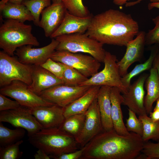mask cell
Returning a JSON list of instances; mask_svg holds the SVG:
<instances>
[{
    "instance_id": "2",
    "label": "cell",
    "mask_w": 159,
    "mask_h": 159,
    "mask_svg": "<svg viewBox=\"0 0 159 159\" xmlns=\"http://www.w3.org/2000/svg\"><path fill=\"white\" fill-rule=\"evenodd\" d=\"M144 143L133 132L124 135L114 130L103 131L83 147L81 159H134L141 153Z\"/></svg>"
},
{
    "instance_id": "14",
    "label": "cell",
    "mask_w": 159,
    "mask_h": 159,
    "mask_svg": "<svg viewBox=\"0 0 159 159\" xmlns=\"http://www.w3.org/2000/svg\"><path fill=\"white\" fill-rule=\"evenodd\" d=\"M148 75L143 73L128 88L127 92L122 95V104L127 106L138 115L147 114L144 106L145 91L144 85Z\"/></svg>"
},
{
    "instance_id": "37",
    "label": "cell",
    "mask_w": 159,
    "mask_h": 159,
    "mask_svg": "<svg viewBox=\"0 0 159 159\" xmlns=\"http://www.w3.org/2000/svg\"><path fill=\"white\" fill-rule=\"evenodd\" d=\"M20 106L19 102L16 100H12L0 93V111L15 109Z\"/></svg>"
},
{
    "instance_id": "11",
    "label": "cell",
    "mask_w": 159,
    "mask_h": 159,
    "mask_svg": "<svg viewBox=\"0 0 159 159\" xmlns=\"http://www.w3.org/2000/svg\"><path fill=\"white\" fill-rule=\"evenodd\" d=\"M91 87L60 84L43 91L39 96L48 101L64 108L85 94Z\"/></svg>"
},
{
    "instance_id": "21",
    "label": "cell",
    "mask_w": 159,
    "mask_h": 159,
    "mask_svg": "<svg viewBox=\"0 0 159 159\" xmlns=\"http://www.w3.org/2000/svg\"><path fill=\"white\" fill-rule=\"evenodd\" d=\"M111 87L107 86H101L97 97L104 131L114 130L111 118Z\"/></svg>"
},
{
    "instance_id": "7",
    "label": "cell",
    "mask_w": 159,
    "mask_h": 159,
    "mask_svg": "<svg viewBox=\"0 0 159 159\" xmlns=\"http://www.w3.org/2000/svg\"><path fill=\"white\" fill-rule=\"evenodd\" d=\"M118 60L115 55L106 51L103 62V69L98 72L84 82L80 86H107L118 88L122 93L126 92L127 89L124 86L122 81L119 67Z\"/></svg>"
},
{
    "instance_id": "40",
    "label": "cell",
    "mask_w": 159,
    "mask_h": 159,
    "mask_svg": "<svg viewBox=\"0 0 159 159\" xmlns=\"http://www.w3.org/2000/svg\"><path fill=\"white\" fill-rule=\"evenodd\" d=\"M152 67L156 69L159 78V50L153 61Z\"/></svg>"
},
{
    "instance_id": "46",
    "label": "cell",
    "mask_w": 159,
    "mask_h": 159,
    "mask_svg": "<svg viewBox=\"0 0 159 159\" xmlns=\"http://www.w3.org/2000/svg\"><path fill=\"white\" fill-rule=\"evenodd\" d=\"M156 101V104L154 109L159 110V98Z\"/></svg>"
},
{
    "instance_id": "39",
    "label": "cell",
    "mask_w": 159,
    "mask_h": 159,
    "mask_svg": "<svg viewBox=\"0 0 159 159\" xmlns=\"http://www.w3.org/2000/svg\"><path fill=\"white\" fill-rule=\"evenodd\" d=\"M35 159H50L49 156L43 150L38 149L34 155Z\"/></svg>"
},
{
    "instance_id": "29",
    "label": "cell",
    "mask_w": 159,
    "mask_h": 159,
    "mask_svg": "<svg viewBox=\"0 0 159 159\" xmlns=\"http://www.w3.org/2000/svg\"><path fill=\"white\" fill-rule=\"evenodd\" d=\"M22 4L32 15L34 24L39 26L40 15L45 8L51 4V0H24Z\"/></svg>"
},
{
    "instance_id": "34",
    "label": "cell",
    "mask_w": 159,
    "mask_h": 159,
    "mask_svg": "<svg viewBox=\"0 0 159 159\" xmlns=\"http://www.w3.org/2000/svg\"><path fill=\"white\" fill-rule=\"evenodd\" d=\"M40 66L62 80L64 69L63 64L56 62L49 58Z\"/></svg>"
},
{
    "instance_id": "18",
    "label": "cell",
    "mask_w": 159,
    "mask_h": 159,
    "mask_svg": "<svg viewBox=\"0 0 159 159\" xmlns=\"http://www.w3.org/2000/svg\"><path fill=\"white\" fill-rule=\"evenodd\" d=\"M92 16L90 15L86 17H80L69 13L67 10L61 24L50 38H55L63 34L85 33Z\"/></svg>"
},
{
    "instance_id": "17",
    "label": "cell",
    "mask_w": 159,
    "mask_h": 159,
    "mask_svg": "<svg viewBox=\"0 0 159 159\" xmlns=\"http://www.w3.org/2000/svg\"><path fill=\"white\" fill-rule=\"evenodd\" d=\"M31 109L32 114L44 129L59 127L65 119L64 107L56 105Z\"/></svg>"
},
{
    "instance_id": "8",
    "label": "cell",
    "mask_w": 159,
    "mask_h": 159,
    "mask_svg": "<svg viewBox=\"0 0 159 159\" xmlns=\"http://www.w3.org/2000/svg\"><path fill=\"white\" fill-rule=\"evenodd\" d=\"M50 58L74 68L87 77L98 72L101 66L100 62L90 55L65 50H56Z\"/></svg>"
},
{
    "instance_id": "36",
    "label": "cell",
    "mask_w": 159,
    "mask_h": 159,
    "mask_svg": "<svg viewBox=\"0 0 159 159\" xmlns=\"http://www.w3.org/2000/svg\"><path fill=\"white\" fill-rule=\"evenodd\" d=\"M155 25L154 28L146 33L145 44H159V15L152 19Z\"/></svg>"
},
{
    "instance_id": "25",
    "label": "cell",
    "mask_w": 159,
    "mask_h": 159,
    "mask_svg": "<svg viewBox=\"0 0 159 159\" xmlns=\"http://www.w3.org/2000/svg\"><path fill=\"white\" fill-rule=\"evenodd\" d=\"M158 45L155 44L152 48L148 58L144 62L136 65L130 72L122 77V82L127 89L133 77L145 71L150 70L152 67L153 61L159 50Z\"/></svg>"
},
{
    "instance_id": "12",
    "label": "cell",
    "mask_w": 159,
    "mask_h": 159,
    "mask_svg": "<svg viewBox=\"0 0 159 159\" xmlns=\"http://www.w3.org/2000/svg\"><path fill=\"white\" fill-rule=\"evenodd\" d=\"M58 44V41L53 38L49 44L44 47L33 48L32 45H24L17 48L14 54L23 64L41 65L50 58Z\"/></svg>"
},
{
    "instance_id": "32",
    "label": "cell",
    "mask_w": 159,
    "mask_h": 159,
    "mask_svg": "<svg viewBox=\"0 0 159 159\" xmlns=\"http://www.w3.org/2000/svg\"><path fill=\"white\" fill-rule=\"evenodd\" d=\"M22 140L4 147L0 146V159H18L22 156L23 153L19 147L23 142Z\"/></svg>"
},
{
    "instance_id": "38",
    "label": "cell",
    "mask_w": 159,
    "mask_h": 159,
    "mask_svg": "<svg viewBox=\"0 0 159 159\" xmlns=\"http://www.w3.org/2000/svg\"><path fill=\"white\" fill-rule=\"evenodd\" d=\"M84 150V147L76 151L62 154L55 159H81Z\"/></svg>"
},
{
    "instance_id": "9",
    "label": "cell",
    "mask_w": 159,
    "mask_h": 159,
    "mask_svg": "<svg viewBox=\"0 0 159 159\" xmlns=\"http://www.w3.org/2000/svg\"><path fill=\"white\" fill-rule=\"evenodd\" d=\"M1 94L14 99L21 105L33 108L40 106L55 105L32 91L28 85L22 81L15 80L1 87Z\"/></svg>"
},
{
    "instance_id": "6",
    "label": "cell",
    "mask_w": 159,
    "mask_h": 159,
    "mask_svg": "<svg viewBox=\"0 0 159 159\" xmlns=\"http://www.w3.org/2000/svg\"><path fill=\"white\" fill-rule=\"evenodd\" d=\"M33 65L21 62L17 57L11 56L3 51H0V87L18 80L28 85L32 82Z\"/></svg>"
},
{
    "instance_id": "44",
    "label": "cell",
    "mask_w": 159,
    "mask_h": 159,
    "mask_svg": "<svg viewBox=\"0 0 159 159\" xmlns=\"http://www.w3.org/2000/svg\"><path fill=\"white\" fill-rule=\"evenodd\" d=\"M155 8L159 9V2L155 3L150 2L149 3L148 5V8L150 10Z\"/></svg>"
},
{
    "instance_id": "45",
    "label": "cell",
    "mask_w": 159,
    "mask_h": 159,
    "mask_svg": "<svg viewBox=\"0 0 159 159\" xmlns=\"http://www.w3.org/2000/svg\"><path fill=\"white\" fill-rule=\"evenodd\" d=\"M24 0H1V1L7 3L8 2L16 4H20L22 3Z\"/></svg>"
},
{
    "instance_id": "27",
    "label": "cell",
    "mask_w": 159,
    "mask_h": 159,
    "mask_svg": "<svg viewBox=\"0 0 159 159\" xmlns=\"http://www.w3.org/2000/svg\"><path fill=\"white\" fill-rule=\"evenodd\" d=\"M25 130L16 128L11 129L4 125L0 122V146L4 147L21 140L25 135Z\"/></svg>"
},
{
    "instance_id": "30",
    "label": "cell",
    "mask_w": 159,
    "mask_h": 159,
    "mask_svg": "<svg viewBox=\"0 0 159 159\" xmlns=\"http://www.w3.org/2000/svg\"><path fill=\"white\" fill-rule=\"evenodd\" d=\"M64 64V69L62 79L64 84L72 86L79 85L88 79L74 68Z\"/></svg>"
},
{
    "instance_id": "13",
    "label": "cell",
    "mask_w": 159,
    "mask_h": 159,
    "mask_svg": "<svg viewBox=\"0 0 159 159\" xmlns=\"http://www.w3.org/2000/svg\"><path fill=\"white\" fill-rule=\"evenodd\" d=\"M85 113L86 118L83 129L80 135L75 139L81 148L104 131L97 98Z\"/></svg>"
},
{
    "instance_id": "16",
    "label": "cell",
    "mask_w": 159,
    "mask_h": 159,
    "mask_svg": "<svg viewBox=\"0 0 159 159\" xmlns=\"http://www.w3.org/2000/svg\"><path fill=\"white\" fill-rule=\"evenodd\" d=\"M67 11L63 2L52 3L43 10L39 26L43 29L46 37H50L58 28Z\"/></svg>"
},
{
    "instance_id": "22",
    "label": "cell",
    "mask_w": 159,
    "mask_h": 159,
    "mask_svg": "<svg viewBox=\"0 0 159 159\" xmlns=\"http://www.w3.org/2000/svg\"><path fill=\"white\" fill-rule=\"evenodd\" d=\"M101 86H91L85 94L64 107L65 118L75 114L85 113L97 98Z\"/></svg>"
},
{
    "instance_id": "41",
    "label": "cell",
    "mask_w": 159,
    "mask_h": 159,
    "mask_svg": "<svg viewBox=\"0 0 159 159\" xmlns=\"http://www.w3.org/2000/svg\"><path fill=\"white\" fill-rule=\"evenodd\" d=\"M149 117L154 121L159 120V110L153 109V111L150 112Z\"/></svg>"
},
{
    "instance_id": "42",
    "label": "cell",
    "mask_w": 159,
    "mask_h": 159,
    "mask_svg": "<svg viewBox=\"0 0 159 159\" xmlns=\"http://www.w3.org/2000/svg\"><path fill=\"white\" fill-rule=\"evenodd\" d=\"M143 0H137L134 1L127 2L125 4V6L126 7L132 6L140 3ZM150 1L151 3L159 2V0H150Z\"/></svg>"
},
{
    "instance_id": "10",
    "label": "cell",
    "mask_w": 159,
    "mask_h": 159,
    "mask_svg": "<svg viewBox=\"0 0 159 159\" xmlns=\"http://www.w3.org/2000/svg\"><path fill=\"white\" fill-rule=\"evenodd\" d=\"M0 122L24 129L29 137L43 129L32 114L31 108L22 105L15 109L0 111Z\"/></svg>"
},
{
    "instance_id": "15",
    "label": "cell",
    "mask_w": 159,
    "mask_h": 159,
    "mask_svg": "<svg viewBox=\"0 0 159 159\" xmlns=\"http://www.w3.org/2000/svg\"><path fill=\"white\" fill-rule=\"evenodd\" d=\"M145 34L143 31H139L136 37L129 42L126 46L125 53L117 62L122 77L128 73V69L131 64L139 61L142 58L146 45Z\"/></svg>"
},
{
    "instance_id": "23",
    "label": "cell",
    "mask_w": 159,
    "mask_h": 159,
    "mask_svg": "<svg viewBox=\"0 0 159 159\" xmlns=\"http://www.w3.org/2000/svg\"><path fill=\"white\" fill-rule=\"evenodd\" d=\"M150 72L145 83L147 93L144 104L147 115L152 111L154 103L159 98V78L157 70L152 67Z\"/></svg>"
},
{
    "instance_id": "47",
    "label": "cell",
    "mask_w": 159,
    "mask_h": 159,
    "mask_svg": "<svg viewBox=\"0 0 159 159\" xmlns=\"http://www.w3.org/2000/svg\"><path fill=\"white\" fill-rule=\"evenodd\" d=\"M52 3H60L62 2L64 0H52Z\"/></svg>"
},
{
    "instance_id": "20",
    "label": "cell",
    "mask_w": 159,
    "mask_h": 159,
    "mask_svg": "<svg viewBox=\"0 0 159 159\" xmlns=\"http://www.w3.org/2000/svg\"><path fill=\"white\" fill-rule=\"evenodd\" d=\"M120 89L115 87H111L110 97L111 104V118L114 129L118 134L124 135L130 134L123 120L121 108L123 97Z\"/></svg>"
},
{
    "instance_id": "35",
    "label": "cell",
    "mask_w": 159,
    "mask_h": 159,
    "mask_svg": "<svg viewBox=\"0 0 159 159\" xmlns=\"http://www.w3.org/2000/svg\"><path fill=\"white\" fill-rule=\"evenodd\" d=\"M141 153L146 159L159 158V141L157 143L144 142Z\"/></svg>"
},
{
    "instance_id": "43",
    "label": "cell",
    "mask_w": 159,
    "mask_h": 159,
    "mask_svg": "<svg viewBox=\"0 0 159 159\" xmlns=\"http://www.w3.org/2000/svg\"><path fill=\"white\" fill-rule=\"evenodd\" d=\"M129 0H112L113 3L115 5L120 6L125 4Z\"/></svg>"
},
{
    "instance_id": "1",
    "label": "cell",
    "mask_w": 159,
    "mask_h": 159,
    "mask_svg": "<svg viewBox=\"0 0 159 159\" xmlns=\"http://www.w3.org/2000/svg\"><path fill=\"white\" fill-rule=\"evenodd\" d=\"M139 32L131 15L110 9L93 16L85 33L103 44L126 47Z\"/></svg>"
},
{
    "instance_id": "31",
    "label": "cell",
    "mask_w": 159,
    "mask_h": 159,
    "mask_svg": "<svg viewBox=\"0 0 159 159\" xmlns=\"http://www.w3.org/2000/svg\"><path fill=\"white\" fill-rule=\"evenodd\" d=\"M62 2L68 11L74 15L85 17L90 15L82 0H64Z\"/></svg>"
},
{
    "instance_id": "19",
    "label": "cell",
    "mask_w": 159,
    "mask_h": 159,
    "mask_svg": "<svg viewBox=\"0 0 159 159\" xmlns=\"http://www.w3.org/2000/svg\"><path fill=\"white\" fill-rule=\"evenodd\" d=\"M32 82L29 88L39 95L43 91L52 87L64 84L62 80L39 65H33Z\"/></svg>"
},
{
    "instance_id": "4",
    "label": "cell",
    "mask_w": 159,
    "mask_h": 159,
    "mask_svg": "<svg viewBox=\"0 0 159 159\" xmlns=\"http://www.w3.org/2000/svg\"><path fill=\"white\" fill-rule=\"evenodd\" d=\"M31 25L12 19H7L0 27V47L11 56L24 45L38 46L39 43L32 33Z\"/></svg>"
},
{
    "instance_id": "28",
    "label": "cell",
    "mask_w": 159,
    "mask_h": 159,
    "mask_svg": "<svg viewBox=\"0 0 159 159\" xmlns=\"http://www.w3.org/2000/svg\"><path fill=\"white\" fill-rule=\"evenodd\" d=\"M145 114L139 116L142 121L143 131L142 138L144 142L150 140L159 141V120L154 121Z\"/></svg>"
},
{
    "instance_id": "26",
    "label": "cell",
    "mask_w": 159,
    "mask_h": 159,
    "mask_svg": "<svg viewBox=\"0 0 159 159\" xmlns=\"http://www.w3.org/2000/svg\"><path fill=\"white\" fill-rule=\"evenodd\" d=\"M86 118L85 113L77 114L65 118L59 127L73 136L76 139L83 129Z\"/></svg>"
},
{
    "instance_id": "24",
    "label": "cell",
    "mask_w": 159,
    "mask_h": 159,
    "mask_svg": "<svg viewBox=\"0 0 159 159\" xmlns=\"http://www.w3.org/2000/svg\"><path fill=\"white\" fill-rule=\"evenodd\" d=\"M2 16L6 19H12L24 22L26 21H34L29 11L22 3L16 4L8 2L0 10Z\"/></svg>"
},
{
    "instance_id": "3",
    "label": "cell",
    "mask_w": 159,
    "mask_h": 159,
    "mask_svg": "<svg viewBox=\"0 0 159 159\" xmlns=\"http://www.w3.org/2000/svg\"><path fill=\"white\" fill-rule=\"evenodd\" d=\"M29 137L32 145L43 150L50 158L76 151L80 147L73 136L59 127L43 128Z\"/></svg>"
},
{
    "instance_id": "33",
    "label": "cell",
    "mask_w": 159,
    "mask_h": 159,
    "mask_svg": "<svg viewBox=\"0 0 159 159\" xmlns=\"http://www.w3.org/2000/svg\"><path fill=\"white\" fill-rule=\"evenodd\" d=\"M128 117L126 120L125 126L128 132L136 133L142 137L143 131V126L141 120L138 118L136 114L128 109Z\"/></svg>"
},
{
    "instance_id": "5",
    "label": "cell",
    "mask_w": 159,
    "mask_h": 159,
    "mask_svg": "<svg viewBox=\"0 0 159 159\" xmlns=\"http://www.w3.org/2000/svg\"><path fill=\"white\" fill-rule=\"evenodd\" d=\"M55 39L59 42L56 50L89 54L100 62H103L106 51L102 43L90 37L86 33L63 34Z\"/></svg>"
}]
</instances>
